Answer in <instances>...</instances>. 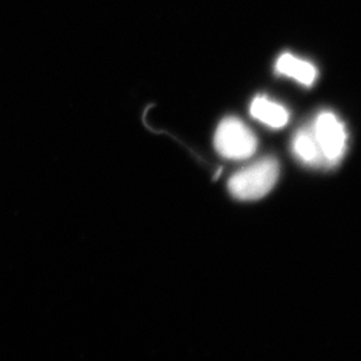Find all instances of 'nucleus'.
<instances>
[{
	"mask_svg": "<svg viewBox=\"0 0 361 361\" xmlns=\"http://www.w3.org/2000/svg\"><path fill=\"white\" fill-rule=\"evenodd\" d=\"M280 176L277 159L268 157L238 170L228 182L229 192L240 201H256L271 192Z\"/></svg>",
	"mask_w": 361,
	"mask_h": 361,
	"instance_id": "1",
	"label": "nucleus"
},
{
	"mask_svg": "<svg viewBox=\"0 0 361 361\" xmlns=\"http://www.w3.org/2000/svg\"><path fill=\"white\" fill-rule=\"evenodd\" d=\"M214 147L226 159L243 161L256 153L257 138L243 121L228 116L221 121L216 130Z\"/></svg>",
	"mask_w": 361,
	"mask_h": 361,
	"instance_id": "2",
	"label": "nucleus"
},
{
	"mask_svg": "<svg viewBox=\"0 0 361 361\" xmlns=\"http://www.w3.org/2000/svg\"><path fill=\"white\" fill-rule=\"evenodd\" d=\"M292 149L297 159L307 166L319 168L325 165L323 154L314 140L312 130L304 129L298 131L292 143Z\"/></svg>",
	"mask_w": 361,
	"mask_h": 361,
	"instance_id": "6",
	"label": "nucleus"
},
{
	"mask_svg": "<svg viewBox=\"0 0 361 361\" xmlns=\"http://www.w3.org/2000/svg\"><path fill=\"white\" fill-rule=\"evenodd\" d=\"M312 133L323 154L324 164L338 165L347 152V130L343 122L335 114L324 111L317 116Z\"/></svg>",
	"mask_w": 361,
	"mask_h": 361,
	"instance_id": "3",
	"label": "nucleus"
},
{
	"mask_svg": "<svg viewBox=\"0 0 361 361\" xmlns=\"http://www.w3.org/2000/svg\"><path fill=\"white\" fill-rule=\"evenodd\" d=\"M250 114L271 129H281L289 121V113L284 106L268 99L265 95H258L250 104Z\"/></svg>",
	"mask_w": 361,
	"mask_h": 361,
	"instance_id": "4",
	"label": "nucleus"
},
{
	"mask_svg": "<svg viewBox=\"0 0 361 361\" xmlns=\"http://www.w3.org/2000/svg\"><path fill=\"white\" fill-rule=\"evenodd\" d=\"M276 68L280 74L292 78L307 87H310L317 78V68L314 66L288 52L279 58Z\"/></svg>",
	"mask_w": 361,
	"mask_h": 361,
	"instance_id": "5",
	"label": "nucleus"
}]
</instances>
